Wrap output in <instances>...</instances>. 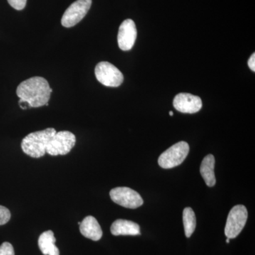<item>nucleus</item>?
<instances>
[{
    "instance_id": "obj_1",
    "label": "nucleus",
    "mask_w": 255,
    "mask_h": 255,
    "mask_svg": "<svg viewBox=\"0 0 255 255\" xmlns=\"http://www.w3.org/2000/svg\"><path fill=\"white\" fill-rule=\"evenodd\" d=\"M53 90L46 79L33 77L20 83L16 89L19 102L30 107L38 108L48 104Z\"/></svg>"
},
{
    "instance_id": "obj_2",
    "label": "nucleus",
    "mask_w": 255,
    "mask_h": 255,
    "mask_svg": "<svg viewBox=\"0 0 255 255\" xmlns=\"http://www.w3.org/2000/svg\"><path fill=\"white\" fill-rule=\"evenodd\" d=\"M53 128L31 132L21 142L23 152L33 158H39L46 153V147L50 139L56 133Z\"/></svg>"
},
{
    "instance_id": "obj_3",
    "label": "nucleus",
    "mask_w": 255,
    "mask_h": 255,
    "mask_svg": "<svg viewBox=\"0 0 255 255\" xmlns=\"http://www.w3.org/2000/svg\"><path fill=\"white\" fill-rule=\"evenodd\" d=\"M189 152V145L187 142H177L161 154L158 159L159 165L163 169L177 167L184 162Z\"/></svg>"
},
{
    "instance_id": "obj_4",
    "label": "nucleus",
    "mask_w": 255,
    "mask_h": 255,
    "mask_svg": "<svg viewBox=\"0 0 255 255\" xmlns=\"http://www.w3.org/2000/svg\"><path fill=\"white\" fill-rule=\"evenodd\" d=\"M75 143L76 137L73 132L67 130L56 132L47 145L46 153L53 156L67 155Z\"/></svg>"
},
{
    "instance_id": "obj_5",
    "label": "nucleus",
    "mask_w": 255,
    "mask_h": 255,
    "mask_svg": "<svg viewBox=\"0 0 255 255\" xmlns=\"http://www.w3.org/2000/svg\"><path fill=\"white\" fill-rule=\"evenodd\" d=\"M248 213L246 206H234L228 214L225 235L229 239L237 237L246 226Z\"/></svg>"
},
{
    "instance_id": "obj_6",
    "label": "nucleus",
    "mask_w": 255,
    "mask_h": 255,
    "mask_svg": "<svg viewBox=\"0 0 255 255\" xmlns=\"http://www.w3.org/2000/svg\"><path fill=\"white\" fill-rule=\"evenodd\" d=\"M96 78L107 87H117L124 82V75L117 67L109 62H100L95 70Z\"/></svg>"
},
{
    "instance_id": "obj_7",
    "label": "nucleus",
    "mask_w": 255,
    "mask_h": 255,
    "mask_svg": "<svg viewBox=\"0 0 255 255\" xmlns=\"http://www.w3.org/2000/svg\"><path fill=\"white\" fill-rule=\"evenodd\" d=\"M110 194L114 203L127 209H137L143 204L141 196L128 187L114 188Z\"/></svg>"
},
{
    "instance_id": "obj_8",
    "label": "nucleus",
    "mask_w": 255,
    "mask_h": 255,
    "mask_svg": "<svg viewBox=\"0 0 255 255\" xmlns=\"http://www.w3.org/2000/svg\"><path fill=\"white\" fill-rule=\"evenodd\" d=\"M92 0H77L64 13L62 25L65 28L73 27L86 16L92 6Z\"/></svg>"
},
{
    "instance_id": "obj_9",
    "label": "nucleus",
    "mask_w": 255,
    "mask_h": 255,
    "mask_svg": "<svg viewBox=\"0 0 255 255\" xmlns=\"http://www.w3.org/2000/svg\"><path fill=\"white\" fill-rule=\"evenodd\" d=\"M137 38V28L132 19L124 21L119 27L117 41L121 50H130L135 44Z\"/></svg>"
},
{
    "instance_id": "obj_10",
    "label": "nucleus",
    "mask_w": 255,
    "mask_h": 255,
    "mask_svg": "<svg viewBox=\"0 0 255 255\" xmlns=\"http://www.w3.org/2000/svg\"><path fill=\"white\" fill-rule=\"evenodd\" d=\"M173 106L178 112L184 114H195L202 108V101L198 96L180 93L174 97Z\"/></svg>"
},
{
    "instance_id": "obj_11",
    "label": "nucleus",
    "mask_w": 255,
    "mask_h": 255,
    "mask_svg": "<svg viewBox=\"0 0 255 255\" xmlns=\"http://www.w3.org/2000/svg\"><path fill=\"white\" fill-rule=\"evenodd\" d=\"M80 231L82 236L94 241H100L103 232L98 221L93 216H87L80 225Z\"/></svg>"
},
{
    "instance_id": "obj_12",
    "label": "nucleus",
    "mask_w": 255,
    "mask_h": 255,
    "mask_svg": "<svg viewBox=\"0 0 255 255\" xmlns=\"http://www.w3.org/2000/svg\"><path fill=\"white\" fill-rule=\"evenodd\" d=\"M111 233L115 236H138L140 235V226L132 221L118 219L112 223Z\"/></svg>"
},
{
    "instance_id": "obj_13",
    "label": "nucleus",
    "mask_w": 255,
    "mask_h": 255,
    "mask_svg": "<svg viewBox=\"0 0 255 255\" xmlns=\"http://www.w3.org/2000/svg\"><path fill=\"white\" fill-rule=\"evenodd\" d=\"M56 239L52 231L42 233L38 238V247L44 255H60L59 249L55 246Z\"/></svg>"
},
{
    "instance_id": "obj_14",
    "label": "nucleus",
    "mask_w": 255,
    "mask_h": 255,
    "mask_svg": "<svg viewBox=\"0 0 255 255\" xmlns=\"http://www.w3.org/2000/svg\"><path fill=\"white\" fill-rule=\"evenodd\" d=\"M215 157L213 155H208L203 159L201 164L200 172L206 185L209 187L215 186L216 182L214 173Z\"/></svg>"
},
{
    "instance_id": "obj_15",
    "label": "nucleus",
    "mask_w": 255,
    "mask_h": 255,
    "mask_svg": "<svg viewBox=\"0 0 255 255\" xmlns=\"http://www.w3.org/2000/svg\"><path fill=\"white\" fill-rule=\"evenodd\" d=\"M183 223L186 237L190 238L195 231L196 226L195 214L191 208H185L183 211Z\"/></svg>"
},
{
    "instance_id": "obj_16",
    "label": "nucleus",
    "mask_w": 255,
    "mask_h": 255,
    "mask_svg": "<svg viewBox=\"0 0 255 255\" xmlns=\"http://www.w3.org/2000/svg\"><path fill=\"white\" fill-rule=\"evenodd\" d=\"M11 219L9 210L3 206H0V226L6 224Z\"/></svg>"
},
{
    "instance_id": "obj_17",
    "label": "nucleus",
    "mask_w": 255,
    "mask_h": 255,
    "mask_svg": "<svg viewBox=\"0 0 255 255\" xmlns=\"http://www.w3.org/2000/svg\"><path fill=\"white\" fill-rule=\"evenodd\" d=\"M0 255H14V250L11 244L7 242L2 243L0 246Z\"/></svg>"
},
{
    "instance_id": "obj_18",
    "label": "nucleus",
    "mask_w": 255,
    "mask_h": 255,
    "mask_svg": "<svg viewBox=\"0 0 255 255\" xmlns=\"http://www.w3.org/2000/svg\"><path fill=\"white\" fill-rule=\"evenodd\" d=\"M10 6L16 10H22L26 6L27 0H7Z\"/></svg>"
},
{
    "instance_id": "obj_19",
    "label": "nucleus",
    "mask_w": 255,
    "mask_h": 255,
    "mask_svg": "<svg viewBox=\"0 0 255 255\" xmlns=\"http://www.w3.org/2000/svg\"><path fill=\"white\" fill-rule=\"evenodd\" d=\"M248 66L250 67V68L253 70V72H255V53H253V55H251V58H250L249 60H248Z\"/></svg>"
},
{
    "instance_id": "obj_20",
    "label": "nucleus",
    "mask_w": 255,
    "mask_h": 255,
    "mask_svg": "<svg viewBox=\"0 0 255 255\" xmlns=\"http://www.w3.org/2000/svg\"><path fill=\"white\" fill-rule=\"evenodd\" d=\"M169 115H170V116H173V115H174L173 112H169Z\"/></svg>"
},
{
    "instance_id": "obj_21",
    "label": "nucleus",
    "mask_w": 255,
    "mask_h": 255,
    "mask_svg": "<svg viewBox=\"0 0 255 255\" xmlns=\"http://www.w3.org/2000/svg\"><path fill=\"white\" fill-rule=\"evenodd\" d=\"M229 242H230V239H229V238H227V240H226V243H229Z\"/></svg>"
}]
</instances>
